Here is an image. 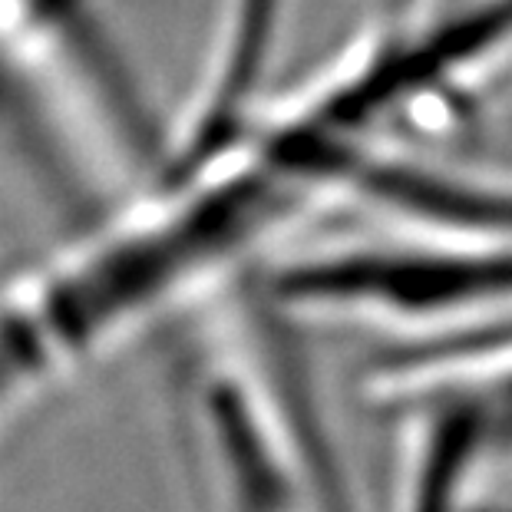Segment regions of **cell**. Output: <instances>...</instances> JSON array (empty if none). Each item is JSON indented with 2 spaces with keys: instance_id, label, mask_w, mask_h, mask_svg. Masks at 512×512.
Returning <instances> with one entry per match:
<instances>
[{
  "instance_id": "6da1fadb",
  "label": "cell",
  "mask_w": 512,
  "mask_h": 512,
  "mask_svg": "<svg viewBox=\"0 0 512 512\" xmlns=\"http://www.w3.org/2000/svg\"><path fill=\"white\" fill-rule=\"evenodd\" d=\"M314 199L255 146L0 291V433L53 387L219 281Z\"/></svg>"
},
{
  "instance_id": "7a4b0ae2",
  "label": "cell",
  "mask_w": 512,
  "mask_h": 512,
  "mask_svg": "<svg viewBox=\"0 0 512 512\" xmlns=\"http://www.w3.org/2000/svg\"><path fill=\"white\" fill-rule=\"evenodd\" d=\"M288 328L258 291L176 357L172 423L199 512H357Z\"/></svg>"
},
{
  "instance_id": "3957f363",
  "label": "cell",
  "mask_w": 512,
  "mask_h": 512,
  "mask_svg": "<svg viewBox=\"0 0 512 512\" xmlns=\"http://www.w3.org/2000/svg\"><path fill=\"white\" fill-rule=\"evenodd\" d=\"M261 294L291 324H354L394 337L390 347L423 344L512 314V245L397 228L278 261Z\"/></svg>"
},
{
  "instance_id": "277c9868",
  "label": "cell",
  "mask_w": 512,
  "mask_h": 512,
  "mask_svg": "<svg viewBox=\"0 0 512 512\" xmlns=\"http://www.w3.org/2000/svg\"><path fill=\"white\" fill-rule=\"evenodd\" d=\"M288 0H225L215 43L205 57L179 133L169 139V159L156 185L189 182L252 143L258 96L271 73Z\"/></svg>"
},
{
  "instance_id": "5b68a950",
  "label": "cell",
  "mask_w": 512,
  "mask_h": 512,
  "mask_svg": "<svg viewBox=\"0 0 512 512\" xmlns=\"http://www.w3.org/2000/svg\"><path fill=\"white\" fill-rule=\"evenodd\" d=\"M470 512H512V503H493V499H483V503L473 506Z\"/></svg>"
}]
</instances>
